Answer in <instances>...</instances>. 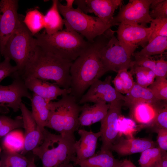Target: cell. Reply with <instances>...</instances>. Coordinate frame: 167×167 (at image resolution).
I'll return each mask as SVG.
<instances>
[{"label": "cell", "instance_id": "b9f144b4", "mask_svg": "<svg viewBox=\"0 0 167 167\" xmlns=\"http://www.w3.org/2000/svg\"><path fill=\"white\" fill-rule=\"evenodd\" d=\"M118 167H137L129 160L125 159L122 161Z\"/></svg>", "mask_w": 167, "mask_h": 167}, {"label": "cell", "instance_id": "f35d334b", "mask_svg": "<svg viewBox=\"0 0 167 167\" xmlns=\"http://www.w3.org/2000/svg\"><path fill=\"white\" fill-rule=\"evenodd\" d=\"M10 60L9 58H4L3 61L0 62V83L7 77H12L17 71V66L12 65Z\"/></svg>", "mask_w": 167, "mask_h": 167}, {"label": "cell", "instance_id": "8fae6325", "mask_svg": "<svg viewBox=\"0 0 167 167\" xmlns=\"http://www.w3.org/2000/svg\"><path fill=\"white\" fill-rule=\"evenodd\" d=\"M18 1H0V54L2 53L6 41L23 22L24 18L18 13Z\"/></svg>", "mask_w": 167, "mask_h": 167}, {"label": "cell", "instance_id": "5bb4252c", "mask_svg": "<svg viewBox=\"0 0 167 167\" xmlns=\"http://www.w3.org/2000/svg\"><path fill=\"white\" fill-rule=\"evenodd\" d=\"M12 77L13 80L11 84L0 85V107L11 108L16 112L20 110L22 98L26 97L31 100L32 94L17 72Z\"/></svg>", "mask_w": 167, "mask_h": 167}, {"label": "cell", "instance_id": "ac0fdd59", "mask_svg": "<svg viewBox=\"0 0 167 167\" xmlns=\"http://www.w3.org/2000/svg\"><path fill=\"white\" fill-rule=\"evenodd\" d=\"M23 79L28 90L44 98L48 103L57 100L60 96L70 94L71 92L70 88L63 89L55 83L35 77H28Z\"/></svg>", "mask_w": 167, "mask_h": 167}, {"label": "cell", "instance_id": "836d02e7", "mask_svg": "<svg viewBox=\"0 0 167 167\" xmlns=\"http://www.w3.org/2000/svg\"><path fill=\"white\" fill-rule=\"evenodd\" d=\"M21 128H23L21 116L12 118L5 115H0V139L12 131Z\"/></svg>", "mask_w": 167, "mask_h": 167}, {"label": "cell", "instance_id": "cb8c5ba5", "mask_svg": "<svg viewBox=\"0 0 167 167\" xmlns=\"http://www.w3.org/2000/svg\"><path fill=\"white\" fill-rule=\"evenodd\" d=\"M30 101L32 115L39 127L43 132L45 129L49 117V103L34 93Z\"/></svg>", "mask_w": 167, "mask_h": 167}, {"label": "cell", "instance_id": "8d00e7d4", "mask_svg": "<svg viewBox=\"0 0 167 167\" xmlns=\"http://www.w3.org/2000/svg\"><path fill=\"white\" fill-rule=\"evenodd\" d=\"M149 15L152 19L167 18V0H152Z\"/></svg>", "mask_w": 167, "mask_h": 167}, {"label": "cell", "instance_id": "e575fe53", "mask_svg": "<svg viewBox=\"0 0 167 167\" xmlns=\"http://www.w3.org/2000/svg\"><path fill=\"white\" fill-rule=\"evenodd\" d=\"M154 82L147 88L156 99L167 100L166 78L156 76Z\"/></svg>", "mask_w": 167, "mask_h": 167}, {"label": "cell", "instance_id": "74e56055", "mask_svg": "<svg viewBox=\"0 0 167 167\" xmlns=\"http://www.w3.org/2000/svg\"><path fill=\"white\" fill-rule=\"evenodd\" d=\"M156 132L159 129H167V104L159 111L155 119L149 127Z\"/></svg>", "mask_w": 167, "mask_h": 167}, {"label": "cell", "instance_id": "4dcf8cb0", "mask_svg": "<svg viewBox=\"0 0 167 167\" xmlns=\"http://www.w3.org/2000/svg\"><path fill=\"white\" fill-rule=\"evenodd\" d=\"M1 153L0 167H27L29 160L21 153L4 150Z\"/></svg>", "mask_w": 167, "mask_h": 167}, {"label": "cell", "instance_id": "ffe728a7", "mask_svg": "<svg viewBox=\"0 0 167 167\" xmlns=\"http://www.w3.org/2000/svg\"><path fill=\"white\" fill-rule=\"evenodd\" d=\"M155 147V143L150 139L121 138L112 145L110 150L124 156L141 153L146 149Z\"/></svg>", "mask_w": 167, "mask_h": 167}, {"label": "cell", "instance_id": "83f0119b", "mask_svg": "<svg viewBox=\"0 0 167 167\" xmlns=\"http://www.w3.org/2000/svg\"><path fill=\"white\" fill-rule=\"evenodd\" d=\"M2 144L3 150L19 152L24 147V134L19 130L12 131L3 138Z\"/></svg>", "mask_w": 167, "mask_h": 167}, {"label": "cell", "instance_id": "7bdbcfd3", "mask_svg": "<svg viewBox=\"0 0 167 167\" xmlns=\"http://www.w3.org/2000/svg\"><path fill=\"white\" fill-rule=\"evenodd\" d=\"M9 110L8 108L0 107V115L8 113Z\"/></svg>", "mask_w": 167, "mask_h": 167}, {"label": "cell", "instance_id": "5b68a950", "mask_svg": "<svg viewBox=\"0 0 167 167\" xmlns=\"http://www.w3.org/2000/svg\"><path fill=\"white\" fill-rule=\"evenodd\" d=\"M56 101L49 103V113L46 127L53 129L59 134L75 135L80 126L79 116L81 106L74 96L62 95Z\"/></svg>", "mask_w": 167, "mask_h": 167}, {"label": "cell", "instance_id": "ba28073f", "mask_svg": "<svg viewBox=\"0 0 167 167\" xmlns=\"http://www.w3.org/2000/svg\"><path fill=\"white\" fill-rule=\"evenodd\" d=\"M107 37L101 47L100 54L106 72L113 71L118 72L130 68L131 57L120 44L114 36L115 32L108 29Z\"/></svg>", "mask_w": 167, "mask_h": 167}, {"label": "cell", "instance_id": "6da1fadb", "mask_svg": "<svg viewBox=\"0 0 167 167\" xmlns=\"http://www.w3.org/2000/svg\"><path fill=\"white\" fill-rule=\"evenodd\" d=\"M107 35L105 32L96 37L88 48L72 62L70 69V94L77 101L94 82L106 73L99 51Z\"/></svg>", "mask_w": 167, "mask_h": 167}, {"label": "cell", "instance_id": "d4e9b609", "mask_svg": "<svg viewBox=\"0 0 167 167\" xmlns=\"http://www.w3.org/2000/svg\"><path fill=\"white\" fill-rule=\"evenodd\" d=\"M59 1L52 0L51 6L44 15V31L48 35H51L62 30L64 25V19L61 16L58 5Z\"/></svg>", "mask_w": 167, "mask_h": 167}, {"label": "cell", "instance_id": "277c9868", "mask_svg": "<svg viewBox=\"0 0 167 167\" xmlns=\"http://www.w3.org/2000/svg\"><path fill=\"white\" fill-rule=\"evenodd\" d=\"M34 36L37 45L42 49L72 62L91 44L78 33L66 28L51 35L44 31L39 32Z\"/></svg>", "mask_w": 167, "mask_h": 167}, {"label": "cell", "instance_id": "7402d4cb", "mask_svg": "<svg viewBox=\"0 0 167 167\" xmlns=\"http://www.w3.org/2000/svg\"><path fill=\"white\" fill-rule=\"evenodd\" d=\"M166 53L149 57H134L135 60L131 63L147 68L156 76L167 78V61L165 60Z\"/></svg>", "mask_w": 167, "mask_h": 167}, {"label": "cell", "instance_id": "3957f363", "mask_svg": "<svg viewBox=\"0 0 167 167\" xmlns=\"http://www.w3.org/2000/svg\"><path fill=\"white\" fill-rule=\"evenodd\" d=\"M75 135H56L45 129L41 143L32 151L42 167H71L75 157Z\"/></svg>", "mask_w": 167, "mask_h": 167}, {"label": "cell", "instance_id": "f1b7e54d", "mask_svg": "<svg viewBox=\"0 0 167 167\" xmlns=\"http://www.w3.org/2000/svg\"><path fill=\"white\" fill-rule=\"evenodd\" d=\"M44 15L36 8L27 12L23 22L33 36L44 28Z\"/></svg>", "mask_w": 167, "mask_h": 167}, {"label": "cell", "instance_id": "484cf974", "mask_svg": "<svg viewBox=\"0 0 167 167\" xmlns=\"http://www.w3.org/2000/svg\"><path fill=\"white\" fill-rule=\"evenodd\" d=\"M167 49V37L158 36L141 50L134 53V57H149L165 53Z\"/></svg>", "mask_w": 167, "mask_h": 167}, {"label": "cell", "instance_id": "9a60e30c", "mask_svg": "<svg viewBox=\"0 0 167 167\" xmlns=\"http://www.w3.org/2000/svg\"><path fill=\"white\" fill-rule=\"evenodd\" d=\"M121 0H76L74 3L84 13H93L104 23L113 26L112 21L115 10L122 5Z\"/></svg>", "mask_w": 167, "mask_h": 167}, {"label": "cell", "instance_id": "4fadbf2b", "mask_svg": "<svg viewBox=\"0 0 167 167\" xmlns=\"http://www.w3.org/2000/svg\"><path fill=\"white\" fill-rule=\"evenodd\" d=\"M124 103V101L119 100L109 103L107 113L101 122L100 137L102 142L101 151L111 150V146L115 143L118 135V120Z\"/></svg>", "mask_w": 167, "mask_h": 167}, {"label": "cell", "instance_id": "7dc6e473", "mask_svg": "<svg viewBox=\"0 0 167 167\" xmlns=\"http://www.w3.org/2000/svg\"><path fill=\"white\" fill-rule=\"evenodd\" d=\"M71 167H73V166H71Z\"/></svg>", "mask_w": 167, "mask_h": 167}, {"label": "cell", "instance_id": "44dd1931", "mask_svg": "<svg viewBox=\"0 0 167 167\" xmlns=\"http://www.w3.org/2000/svg\"><path fill=\"white\" fill-rule=\"evenodd\" d=\"M109 104L101 102L90 105L86 103L81 106L79 122L80 126H90L101 122L106 115Z\"/></svg>", "mask_w": 167, "mask_h": 167}, {"label": "cell", "instance_id": "7c38bea8", "mask_svg": "<svg viewBox=\"0 0 167 167\" xmlns=\"http://www.w3.org/2000/svg\"><path fill=\"white\" fill-rule=\"evenodd\" d=\"M112 76L108 75L103 81L99 79L95 81L79 99L78 104H84L92 102L94 104L110 103L117 101H125V96L117 91L112 86Z\"/></svg>", "mask_w": 167, "mask_h": 167}, {"label": "cell", "instance_id": "1f68e13d", "mask_svg": "<svg viewBox=\"0 0 167 167\" xmlns=\"http://www.w3.org/2000/svg\"><path fill=\"white\" fill-rule=\"evenodd\" d=\"M130 71L132 75L136 76L137 84L144 88L151 84L154 81L156 76L150 69L131 63Z\"/></svg>", "mask_w": 167, "mask_h": 167}, {"label": "cell", "instance_id": "ee69618b", "mask_svg": "<svg viewBox=\"0 0 167 167\" xmlns=\"http://www.w3.org/2000/svg\"><path fill=\"white\" fill-rule=\"evenodd\" d=\"M27 167H37L35 162L34 158H32L29 160V162Z\"/></svg>", "mask_w": 167, "mask_h": 167}, {"label": "cell", "instance_id": "9c48e42d", "mask_svg": "<svg viewBox=\"0 0 167 167\" xmlns=\"http://www.w3.org/2000/svg\"><path fill=\"white\" fill-rule=\"evenodd\" d=\"M116 32L120 44L131 57L139 46L144 47L152 33L151 28L139 24L120 23Z\"/></svg>", "mask_w": 167, "mask_h": 167}, {"label": "cell", "instance_id": "e0dca14e", "mask_svg": "<svg viewBox=\"0 0 167 167\" xmlns=\"http://www.w3.org/2000/svg\"><path fill=\"white\" fill-rule=\"evenodd\" d=\"M20 110L21 113L24 134V147L21 154L24 155L32 151L41 143L43 139V132L40 130L34 119L31 112L25 104L22 102Z\"/></svg>", "mask_w": 167, "mask_h": 167}, {"label": "cell", "instance_id": "603a6c76", "mask_svg": "<svg viewBox=\"0 0 167 167\" xmlns=\"http://www.w3.org/2000/svg\"><path fill=\"white\" fill-rule=\"evenodd\" d=\"M122 161L116 159L111 150L100 152L93 156L74 164L80 167H118Z\"/></svg>", "mask_w": 167, "mask_h": 167}, {"label": "cell", "instance_id": "d6a6232c", "mask_svg": "<svg viewBox=\"0 0 167 167\" xmlns=\"http://www.w3.org/2000/svg\"><path fill=\"white\" fill-rule=\"evenodd\" d=\"M161 156L159 147L147 149L141 152L139 164L141 167H158L161 165Z\"/></svg>", "mask_w": 167, "mask_h": 167}, {"label": "cell", "instance_id": "2e32d148", "mask_svg": "<svg viewBox=\"0 0 167 167\" xmlns=\"http://www.w3.org/2000/svg\"><path fill=\"white\" fill-rule=\"evenodd\" d=\"M167 104V100L139 101L129 107L130 116L142 127H149L154 121L160 110Z\"/></svg>", "mask_w": 167, "mask_h": 167}, {"label": "cell", "instance_id": "ab89813d", "mask_svg": "<svg viewBox=\"0 0 167 167\" xmlns=\"http://www.w3.org/2000/svg\"><path fill=\"white\" fill-rule=\"evenodd\" d=\"M156 132L157 134V142L159 147L162 152H166L167 150V129H159Z\"/></svg>", "mask_w": 167, "mask_h": 167}, {"label": "cell", "instance_id": "f546056e", "mask_svg": "<svg viewBox=\"0 0 167 167\" xmlns=\"http://www.w3.org/2000/svg\"><path fill=\"white\" fill-rule=\"evenodd\" d=\"M132 75L127 69L119 71L112 81L116 90L122 94L128 93L135 84Z\"/></svg>", "mask_w": 167, "mask_h": 167}, {"label": "cell", "instance_id": "52a82bcc", "mask_svg": "<svg viewBox=\"0 0 167 167\" xmlns=\"http://www.w3.org/2000/svg\"><path fill=\"white\" fill-rule=\"evenodd\" d=\"M59 11L64 17L66 28L72 30L85 37L91 43L110 28L97 17L86 14L79 9L63 5L59 2Z\"/></svg>", "mask_w": 167, "mask_h": 167}, {"label": "cell", "instance_id": "8992f818", "mask_svg": "<svg viewBox=\"0 0 167 167\" xmlns=\"http://www.w3.org/2000/svg\"><path fill=\"white\" fill-rule=\"evenodd\" d=\"M38 45L36 39L23 22L7 40L1 55L15 62L20 75L34 55Z\"/></svg>", "mask_w": 167, "mask_h": 167}, {"label": "cell", "instance_id": "bcb514c9", "mask_svg": "<svg viewBox=\"0 0 167 167\" xmlns=\"http://www.w3.org/2000/svg\"><path fill=\"white\" fill-rule=\"evenodd\" d=\"M158 167H161V165H159Z\"/></svg>", "mask_w": 167, "mask_h": 167}, {"label": "cell", "instance_id": "4316f807", "mask_svg": "<svg viewBox=\"0 0 167 167\" xmlns=\"http://www.w3.org/2000/svg\"><path fill=\"white\" fill-rule=\"evenodd\" d=\"M125 97L123 106L128 108L139 101L156 102L160 100L156 98L148 88L143 87L136 83Z\"/></svg>", "mask_w": 167, "mask_h": 167}, {"label": "cell", "instance_id": "d6986e66", "mask_svg": "<svg viewBox=\"0 0 167 167\" xmlns=\"http://www.w3.org/2000/svg\"><path fill=\"white\" fill-rule=\"evenodd\" d=\"M80 138L75 143V157L74 164L91 157L95 154L98 138L101 133L100 131L94 132L83 129L78 130Z\"/></svg>", "mask_w": 167, "mask_h": 167}, {"label": "cell", "instance_id": "f6af8a7d", "mask_svg": "<svg viewBox=\"0 0 167 167\" xmlns=\"http://www.w3.org/2000/svg\"><path fill=\"white\" fill-rule=\"evenodd\" d=\"M2 148L0 147V154L2 152Z\"/></svg>", "mask_w": 167, "mask_h": 167}, {"label": "cell", "instance_id": "d590c367", "mask_svg": "<svg viewBox=\"0 0 167 167\" xmlns=\"http://www.w3.org/2000/svg\"><path fill=\"white\" fill-rule=\"evenodd\" d=\"M150 23L152 32L148 43L158 36L167 37V18L152 19Z\"/></svg>", "mask_w": 167, "mask_h": 167}, {"label": "cell", "instance_id": "60d3db41", "mask_svg": "<svg viewBox=\"0 0 167 167\" xmlns=\"http://www.w3.org/2000/svg\"><path fill=\"white\" fill-rule=\"evenodd\" d=\"M160 165L161 167H167V153L166 152H162Z\"/></svg>", "mask_w": 167, "mask_h": 167}, {"label": "cell", "instance_id": "30bf717a", "mask_svg": "<svg viewBox=\"0 0 167 167\" xmlns=\"http://www.w3.org/2000/svg\"><path fill=\"white\" fill-rule=\"evenodd\" d=\"M152 0H129L126 5L120 6L119 12L114 17L113 26L120 23L146 26L152 19L149 15Z\"/></svg>", "mask_w": 167, "mask_h": 167}, {"label": "cell", "instance_id": "7a4b0ae2", "mask_svg": "<svg viewBox=\"0 0 167 167\" xmlns=\"http://www.w3.org/2000/svg\"><path fill=\"white\" fill-rule=\"evenodd\" d=\"M73 62L44 50L38 46L35 54L20 76L51 80L62 88H70V69Z\"/></svg>", "mask_w": 167, "mask_h": 167}]
</instances>
